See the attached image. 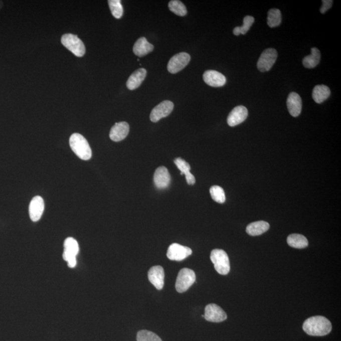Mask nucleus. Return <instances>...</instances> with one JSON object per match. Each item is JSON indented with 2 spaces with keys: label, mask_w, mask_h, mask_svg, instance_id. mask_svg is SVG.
Here are the masks:
<instances>
[{
  "label": "nucleus",
  "mask_w": 341,
  "mask_h": 341,
  "mask_svg": "<svg viewBox=\"0 0 341 341\" xmlns=\"http://www.w3.org/2000/svg\"><path fill=\"white\" fill-rule=\"evenodd\" d=\"M70 145L73 152L82 160H87L92 157L91 148L84 136L79 133L72 134L70 138Z\"/></svg>",
  "instance_id": "2"
},
{
  "label": "nucleus",
  "mask_w": 341,
  "mask_h": 341,
  "mask_svg": "<svg viewBox=\"0 0 341 341\" xmlns=\"http://www.w3.org/2000/svg\"><path fill=\"white\" fill-rule=\"evenodd\" d=\"M175 164H176L179 169L181 172V175H187L191 173V165L187 162L185 161L181 157H178L174 160Z\"/></svg>",
  "instance_id": "30"
},
{
  "label": "nucleus",
  "mask_w": 341,
  "mask_h": 341,
  "mask_svg": "<svg viewBox=\"0 0 341 341\" xmlns=\"http://www.w3.org/2000/svg\"><path fill=\"white\" fill-rule=\"evenodd\" d=\"M153 183L158 189H164L169 187L170 175L166 167L160 166L155 170L153 175Z\"/></svg>",
  "instance_id": "13"
},
{
  "label": "nucleus",
  "mask_w": 341,
  "mask_h": 341,
  "mask_svg": "<svg viewBox=\"0 0 341 341\" xmlns=\"http://www.w3.org/2000/svg\"><path fill=\"white\" fill-rule=\"evenodd\" d=\"M196 281V275L193 270L184 268L178 275L176 284L177 291L182 293L187 291Z\"/></svg>",
  "instance_id": "5"
},
{
  "label": "nucleus",
  "mask_w": 341,
  "mask_h": 341,
  "mask_svg": "<svg viewBox=\"0 0 341 341\" xmlns=\"http://www.w3.org/2000/svg\"><path fill=\"white\" fill-rule=\"evenodd\" d=\"M191 58L187 53H178L170 58L167 64V70L170 74H177L189 64Z\"/></svg>",
  "instance_id": "8"
},
{
  "label": "nucleus",
  "mask_w": 341,
  "mask_h": 341,
  "mask_svg": "<svg viewBox=\"0 0 341 341\" xmlns=\"http://www.w3.org/2000/svg\"><path fill=\"white\" fill-rule=\"evenodd\" d=\"M233 33L235 36H239L240 33V27H236L233 30Z\"/></svg>",
  "instance_id": "34"
},
{
  "label": "nucleus",
  "mask_w": 341,
  "mask_h": 341,
  "mask_svg": "<svg viewBox=\"0 0 341 341\" xmlns=\"http://www.w3.org/2000/svg\"><path fill=\"white\" fill-rule=\"evenodd\" d=\"M45 210V202L42 197L36 196L34 197L29 206V216L32 221H38L42 216Z\"/></svg>",
  "instance_id": "15"
},
{
  "label": "nucleus",
  "mask_w": 341,
  "mask_h": 341,
  "mask_svg": "<svg viewBox=\"0 0 341 341\" xmlns=\"http://www.w3.org/2000/svg\"><path fill=\"white\" fill-rule=\"evenodd\" d=\"M61 41L62 45L76 57H84L85 53V45L77 36L72 34H65L62 36Z\"/></svg>",
  "instance_id": "4"
},
{
  "label": "nucleus",
  "mask_w": 341,
  "mask_h": 341,
  "mask_svg": "<svg viewBox=\"0 0 341 341\" xmlns=\"http://www.w3.org/2000/svg\"><path fill=\"white\" fill-rule=\"evenodd\" d=\"M164 270L161 266L157 265L151 267L148 272V278L151 284L158 290H161L164 285Z\"/></svg>",
  "instance_id": "12"
},
{
  "label": "nucleus",
  "mask_w": 341,
  "mask_h": 341,
  "mask_svg": "<svg viewBox=\"0 0 341 341\" xmlns=\"http://www.w3.org/2000/svg\"><path fill=\"white\" fill-rule=\"evenodd\" d=\"M192 254V250L189 247H185L179 243H173L168 248L167 257L170 260L182 261Z\"/></svg>",
  "instance_id": "9"
},
{
  "label": "nucleus",
  "mask_w": 341,
  "mask_h": 341,
  "mask_svg": "<svg viewBox=\"0 0 341 341\" xmlns=\"http://www.w3.org/2000/svg\"><path fill=\"white\" fill-rule=\"evenodd\" d=\"M210 194L212 199L214 201L219 204L225 203L226 196L223 188L218 186V185H214L211 188Z\"/></svg>",
  "instance_id": "27"
},
{
  "label": "nucleus",
  "mask_w": 341,
  "mask_h": 341,
  "mask_svg": "<svg viewBox=\"0 0 341 341\" xmlns=\"http://www.w3.org/2000/svg\"><path fill=\"white\" fill-rule=\"evenodd\" d=\"M203 79L207 84L214 87H223L226 83L225 75L216 70H210L205 72Z\"/></svg>",
  "instance_id": "16"
},
{
  "label": "nucleus",
  "mask_w": 341,
  "mask_h": 341,
  "mask_svg": "<svg viewBox=\"0 0 341 341\" xmlns=\"http://www.w3.org/2000/svg\"><path fill=\"white\" fill-rule=\"evenodd\" d=\"M170 11L177 16L184 17L187 14V10L185 5L179 0H172L168 5Z\"/></svg>",
  "instance_id": "26"
},
{
  "label": "nucleus",
  "mask_w": 341,
  "mask_h": 341,
  "mask_svg": "<svg viewBox=\"0 0 341 341\" xmlns=\"http://www.w3.org/2000/svg\"><path fill=\"white\" fill-rule=\"evenodd\" d=\"M255 19L252 16H246L243 19V24L242 27H240L241 34H246L250 30L251 26L254 23Z\"/></svg>",
  "instance_id": "31"
},
{
  "label": "nucleus",
  "mask_w": 341,
  "mask_h": 341,
  "mask_svg": "<svg viewBox=\"0 0 341 341\" xmlns=\"http://www.w3.org/2000/svg\"><path fill=\"white\" fill-rule=\"evenodd\" d=\"M79 252V244L74 238L69 237L64 242L63 258L67 262L68 266L74 268L77 265L76 257Z\"/></svg>",
  "instance_id": "6"
},
{
  "label": "nucleus",
  "mask_w": 341,
  "mask_h": 341,
  "mask_svg": "<svg viewBox=\"0 0 341 341\" xmlns=\"http://www.w3.org/2000/svg\"><path fill=\"white\" fill-rule=\"evenodd\" d=\"M185 179H186L187 184L190 185H192L196 184V178L194 177V175H192L191 173L185 175Z\"/></svg>",
  "instance_id": "33"
},
{
  "label": "nucleus",
  "mask_w": 341,
  "mask_h": 341,
  "mask_svg": "<svg viewBox=\"0 0 341 341\" xmlns=\"http://www.w3.org/2000/svg\"><path fill=\"white\" fill-rule=\"evenodd\" d=\"M174 104L170 101H164L155 106L151 111L150 119L151 121L156 123L160 119L169 116L174 110Z\"/></svg>",
  "instance_id": "11"
},
{
  "label": "nucleus",
  "mask_w": 341,
  "mask_h": 341,
  "mask_svg": "<svg viewBox=\"0 0 341 341\" xmlns=\"http://www.w3.org/2000/svg\"><path fill=\"white\" fill-rule=\"evenodd\" d=\"M282 16L281 11L278 9H270L268 12L267 24L270 28H274L279 26L281 23Z\"/></svg>",
  "instance_id": "25"
},
{
  "label": "nucleus",
  "mask_w": 341,
  "mask_h": 341,
  "mask_svg": "<svg viewBox=\"0 0 341 341\" xmlns=\"http://www.w3.org/2000/svg\"><path fill=\"white\" fill-rule=\"evenodd\" d=\"M320 52L317 48L311 49V55L304 57L303 65L306 68H313L318 65L320 60Z\"/></svg>",
  "instance_id": "24"
},
{
  "label": "nucleus",
  "mask_w": 341,
  "mask_h": 341,
  "mask_svg": "<svg viewBox=\"0 0 341 341\" xmlns=\"http://www.w3.org/2000/svg\"><path fill=\"white\" fill-rule=\"evenodd\" d=\"M248 109L243 106H238L231 111L228 117L227 122L229 126H235L240 125L247 118Z\"/></svg>",
  "instance_id": "14"
},
{
  "label": "nucleus",
  "mask_w": 341,
  "mask_h": 341,
  "mask_svg": "<svg viewBox=\"0 0 341 341\" xmlns=\"http://www.w3.org/2000/svg\"><path fill=\"white\" fill-rule=\"evenodd\" d=\"M146 75H147V70L145 68H141L136 70L128 78L126 82V87L131 91L137 89L145 80Z\"/></svg>",
  "instance_id": "19"
},
{
  "label": "nucleus",
  "mask_w": 341,
  "mask_h": 341,
  "mask_svg": "<svg viewBox=\"0 0 341 341\" xmlns=\"http://www.w3.org/2000/svg\"><path fill=\"white\" fill-rule=\"evenodd\" d=\"M137 341H162L159 336L150 331L142 330L138 331L136 335Z\"/></svg>",
  "instance_id": "29"
},
{
  "label": "nucleus",
  "mask_w": 341,
  "mask_h": 341,
  "mask_svg": "<svg viewBox=\"0 0 341 341\" xmlns=\"http://www.w3.org/2000/svg\"><path fill=\"white\" fill-rule=\"evenodd\" d=\"M153 46L148 43L145 38H140L133 46V53L138 57H143L153 50Z\"/></svg>",
  "instance_id": "20"
},
{
  "label": "nucleus",
  "mask_w": 341,
  "mask_h": 341,
  "mask_svg": "<svg viewBox=\"0 0 341 341\" xmlns=\"http://www.w3.org/2000/svg\"><path fill=\"white\" fill-rule=\"evenodd\" d=\"M108 4L111 14L114 18L117 19L121 18L123 14V9L121 1H119V0H109Z\"/></svg>",
  "instance_id": "28"
},
{
  "label": "nucleus",
  "mask_w": 341,
  "mask_h": 341,
  "mask_svg": "<svg viewBox=\"0 0 341 341\" xmlns=\"http://www.w3.org/2000/svg\"><path fill=\"white\" fill-rule=\"evenodd\" d=\"M211 260L219 274L226 275L230 272V259L225 251L221 249L213 250L211 253Z\"/></svg>",
  "instance_id": "3"
},
{
  "label": "nucleus",
  "mask_w": 341,
  "mask_h": 341,
  "mask_svg": "<svg viewBox=\"0 0 341 341\" xmlns=\"http://www.w3.org/2000/svg\"><path fill=\"white\" fill-rule=\"evenodd\" d=\"M332 324L327 318L315 316L306 319L303 323V329L307 334L312 336H323L332 330Z\"/></svg>",
  "instance_id": "1"
},
{
  "label": "nucleus",
  "mask_w": 341,
  "mask_h": 341,
  "mask_svg": "<svg viewBox=\"0 0 341 341\" xmlns=\"http://www.w3.org/2000/svg\"><path fill=\"white\" fill-rule=\"evenodd\" d=\"M287 244L290 247L302 249L308 247V242L305 236L299 234H292L287 239Z\"/></svg>",
  "instance_id": "23"
},
{
  "label": "nucleus",
  "mask_w": 341,
  "mask_h": 341,
  "mask_svg": "<svg viewBox=\"0 0 341 341\" xmlns=\"http://www.w3.org/2000/svg\"><path fill=\"white\" fill-rule=\"evenodd\" d=\"M333 1L332 0H323L322 6L320 8V12L321 14H325L326 12L328 11L331 7H332Z\"/></svg>",
  "instance_id": "32"
},
{
  "label": "nucleus",
  "mask_w": 341,
  "mask_h": 341,
  "mask_svg": "<svg viewBox=\"0 0 341 341\" xmlns=\"http://www.w3.org/2000/svg\"><path fill=\"white\" fill-rule=\"evenodd\" d=\"M277 52L274 48H268L263 51L257 62V68L260 72L269 71L277 60Z\"/></svg>",
  "instance_id": "7"
},
{
  "label": "nucleus",
  "mask_w": 341,
  "mask_h": 341,
  "mask_svg": "<svg viewBox=\"0 0 341 341\" xmlns=\"http://www.w3.org/2000/svg\"><path fill=\"white\" fill-rule=\"evenodd\" d=\"M204 317L211 322L219 323L227 319V314L218 304L211 303L205 308Z\"/></svg>",
  "instance_id": "10"
},
{
  "label": "nucleus",
  "mask_w": 341,
  "mask_h": 341,
  "mask_svg": "<svg viewBox=\"0 0 341 341\" xmlns=\"http://www.w3.org/2000/svg\"><path fill=\"white\" fill-rule=\"evenodd\" d=\"M269 228V224L267 222L263 221L254 222L247 226V233L250 236H259L266 232Z\"/></svg>",
  "instance_id": "21"
},
{
  "label": "nucleus",
  "mask_w": 341,
  "mask_h": 341,
  "mask_svg": "<svg viewBox=\"0 0 341 341\" xmlns=\"http://www.w3.org/2000/svg\"><path fill=\"white\" fill-rule=\"evenodd\" d=\"M130 131V126L128 123L122 121V122L116 123L111 128L109 137L114 142H119L123 140L127 136Z\"/></svg>",
  "instance_id": "17"
},
{
  "label": "nucleus",
  "mask_w": 341,
  "mask_h": 341,
  "mask_svg": "<svg viewBox=\"0 0 341 341\" xmlns=\"http://www.w3.org/2000/svg\"><path fill=\"white\" fill-rule=\"evenodd\" d=\"M330 95V89L325 85H316L313 90V99L318 104L325 101L329 97Z\"/></svg>",
  "instance_id": "22"
},
{
  "label": "nucleus",
  "mask_w": 341,
  "mask_h": 341,
  "mask_svg": "<svg viewBox=\"0 0 341 341\" xmlns=\"http://www.w3.org/2000/svg\"><path fill=\"white\" fill-rule=\"evenodd\" d=\"M287 107L291 116H298L302 109V101L300 96L296 92L290 93L287 99Z\"/></svg>",
  "instance_id": "18"
},
{
  "label": "nucleus",
  "mask_w": 341,
  "mask_h": 341,
  "mask_svg": "<svg viewBox=\"0 0 341 341\" xmlns=\"http://www.w3.org/2000/svg\"><path fill=\"white\" fill-rule=\"evenodd\" d=\"M3 2L0 1V9L2 8V7H3Z\"/></svg>",
  "instance_id": "35"
}]
</instances>
